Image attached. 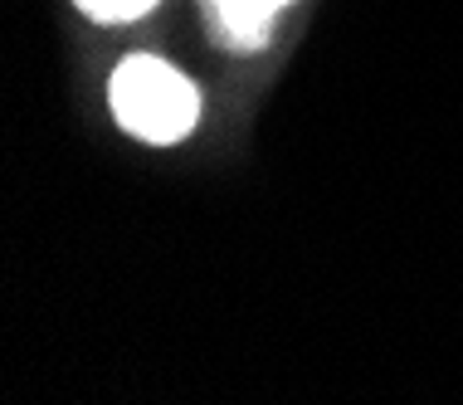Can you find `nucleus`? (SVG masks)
Instances as JSON below:
<instances>
[{
	"instance_id": "obj_1",
	"label": "nucleus",
	"mask_w": 463,
	"mask_h": 405,
	"mask_svg": "<svg viewBox=\"0 0 463 405\" xmlns=\"http://www.w3.org/2000/svg\"><path fill=\"white\" fill-rule=\"evenodd\" d=\"M112 112L132 137L142 142H181L200 118V98L185 83V73L161 64L152 54L122 59L112 73Z\"/></svg>"
},
{
	"instance_id": "obj_2",
	"label": "nucleus",
	"mask_w": 463,
	"mask_h": 405,
	"mask_svg": "<svg viewBox=\"0 0 463 405\" xmlns=\"http://www.w3.org/2000/svg\"><path fill=\"white\" fill-rule=\"evenodd\" d=\"M210 10H215L220 34L234 49H259V44L269 40L273 15H279V5H273V0H210Z\"/></svg>"
},
{
	"instance_id": "obj_3",
	"label": "nucleus",
	"mask_w": 463,
	"mask_h": 405,
	"mask_svg": "<svg viewBox=\"0 0 463 405\" xmlns=\"http://www.w3.org/2000/svg\"><path fill=\"white\" fill-rule=\"evenodd\" d=\"M152 5H156V0H79L83 15H93V20H103V24L137 20V15H146Z\"/></svg>"
},
{
	"instance_id": "obj_4",
	"label": "nucleus",
	"mask_w": 463,
	"mask_h": 405,
	"mask_svg": "<svg viewBox=\"0 0 463 405\" xmlns=\"http://www.w3.org/2000/svg\"><path fill=\"white\" fill-rule=\"evenodd\" d=\"M273 5H279V10H283V5H288V0H273Z\"/></svg>"
}]
</instances>
